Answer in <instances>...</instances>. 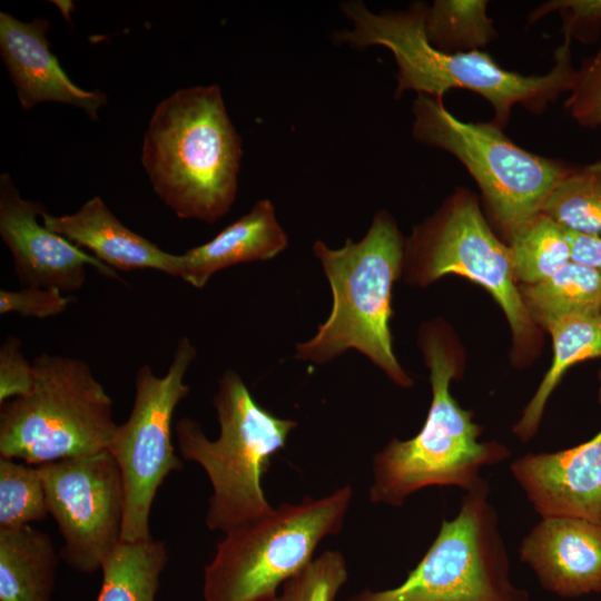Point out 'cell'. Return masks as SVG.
<instances>
[{
    "label": "cell",
    "mask_w": 601,
    "mask_h": 601,
    "mask_svg": "<svg viewBox=\"0 0 601 601\" xmlns=\"http://www.w3.org/2000/svg\"><path fill=\"white\" fill-rule=\"evenodd\" d=\"M426 9V3L415 2L405 10L376 13L363 1H345L341 10L353 27L335 31L333 39L355 49L386 47L397 66L396 99L413 90L443 101L450 89H467L491 104L492 122L501 129L515 105L540 114L561 93L571 90L577 69L570 37L564 35L562 45L555 49L554 63L548 73L525 76L504 69L485 51L445 52L435 48L425 31Z\"/></svg>",
    "instance_id": "cell-1"
},
{
    "label": "cell",
    "mask_w": 601,
    "mask_h": 601,
    "mask_svg": "<svg viewBox=\"0 0 601 601\" xmlns=\"http://www.w3.org/2000/svg\"><path fill=\"white\" fill-rule=\"evenodd\" d=\"M242 138L220 87L179 89L155 108L144 136L141 162L159 199L181 219L214 224L238 190Z\"/></svg>",
    "instance_id": "cell-2"
},
{
    "label": "cell",
    "mask_w": 601,
    "mask_h": 601,
    "mask_svg": "<svg viewBox=\"0 0 601 601\" xmlns=\"http://www.w3.org/2000/svg\"><path fill=\"white\" fill-rule=\"evenodd\" d=\"M313 252L331 285L333 304L315 335L296 345L295 357L324 364L354 348L395 384L411 387L413 381L394 354L390 328L393 284L405 252L395 219L377 210L361 240L347 238L337 249L316 240Z\"/></svg>",
    "instance_id": "cell-3"
},
{
    "label": "cell",
    "mask_w": 601,
    "mask_h": 601,
    "mask_svg": "<svg viewBox=\"0 0 601 601\" xmlns=\"http://www.w3.org/2000/svg\"><path fill=\"white\" fill-rule=\"evenodd\" d=\"M420 346L430 370L432 401L420 432L405 441L393 439L373 457L372 503L402 506L428 486H457L465 492L484 479L482 469L503 462L510 451L497 442H482L481 426L450 392L456 358L443 332L425 325Z\"/></svg>",
    "instance_id": "cell-4"
},
{
    "label": "cell",
    "mask_w": 601,
    "mask_h": 601,
    "mask_svg": "<svg viewBox=\"0 0 601 601\" xmlns=\"http://www.w3.org/2000/svg\"><path fill=\"white\" fill-rule=\"evenodd\" d=\"M213 403L219 424L216 440H209L201 424L187 416L177 421L175 433L183 459L198 463L211 484L207 528L227 533L274 509L262 480L297 422L260 406L233 370L218 380Z\"/></svg>",
    "instance_id": "cell-5"
},
{
    "label": "cell",
    "mask_w": 601,
    "mask_h": 601,
    "mask_svg": "<svg viewBox=\"0 0 601 601\" xmlns=\"http://www.w3.org/2000/svg\"><path fill=\"white\" fill-rule=\"evenodd\" d=\"M32 364L31 390L0 404V457L40 465L108 450L114 403L87 362L42 353Z\"/></svg>",
    "instance_id": "cell-6"
},
{
    "label": "cell",
    "mask_w": 601,
    "mask_h": 601,
    "mask_svg": "<svg viewBox=\"0 0 601 601\" xmlns=\"http://www.w3.org/2000/svg\"><path fill=\"white\" fill-rule=\"evenodd\" d=\"M352 499V486L344 485L318 499L283 503L225 533L204 571L205 601H269L315 558L326 536L342 530Z\"/></svg>",
    "instance_id": "cell-7"
},
{
    "label": "cell",
    "mask_w": 601,
    "mask_h": 601,
    "mask_svg": "<svg viewBox=\"0 0 601 601\" xmlns=\"http://www.w3.org/2000/svg\"><path fill=\"white\" fill-rule=\"evenodd\" d=\"M412 112L415 140L452 154L465 166L508 240L540 214L554 184L573 166L524 150L492 121L460 120L443 101L426 95H417Z\"/></svg>",
    "instance_id": "cell-8"
},
{
    "label": "cell",
    "mask_w": 601,
    "mask_h": 601,
    "mask_svg": "<svg viewBox=\"0 0 601 601\" xmlns=\"http://www.w3.org/2000/svg\"><path fill=\"white\" fill-rule=\"evenodd\" d=\"M499 516L483 480L467 491L452 520L397 587L363 590L347 601H529L510 574Z\"/></svg>",
    "instance_id": "cell-9"
},
{
    "label": "cell",
    "mask_w": 601,
    "mask_h": 601,
    "mask_svg": "<svg viewBox=\"0 0 601 601\" xmlns=\"http://www.w3.org/2000/svg\"><path fill=\"white\" fill-rule=\"evenodd\" d=\"M196 357L194 344L181 336L165 375H156L148 364L136 372L132 410L108 446L125 489L122 541L151 538L149 515L157 491L171 472L184 466L173 445V417L189 394L185 376Z\"/></svg>",
    "instance_id": "cell-10"
},
{
    "label": "cell",
    "mask_w": 601,
    "mask_h": 601,
    "mask_svg": "<svg viewBox=\"0 0 601 601\" xmlns=\"http://www.w3.org/2000/svg\"><path fill=\"white\" fill-rule=\"evenodd\" d=\"M404 264L407 278L422 286L447 274L480 284L503 309L516 344L534 336V322L515 286L509 246L493 234L471 191L455 190L413 229L405 242Z\"/></svg>",
    "instance_id": "cell-11"
},
{
    "label": "cell",
    "mask_w": 601,
    "mask_h": 601,
    "mask_svg": "<svg viewBox=\"0 0 601 601\" xmlns=\"http://www.w3.org/2000/svg\"><path fill=\"white\" fill-rule=\"evenodd\" d=\"M37 467L63 539L60 559L77 572L100 570L122 541L125 489L116 460L105 450Z\"/></svg>",
    "instance_id": "cell-12"
},
{
    "label": "cell",
    "mask_w": 601,
    "mask_h": 601,
    "mask_svg": "<svg viewBox=\"0 0 601 601\" xmlns=\"http://www.w3.org/2000/svg\"><path fill=\"white\" fill-rule=\"evenodd\" d=\"M39 201L23 199L11 176H0V236L9 248L22 287L80 290L87 268L119 279L116 270L38 221L46 213Z\"/></svg>",
    "instance_id": "cell-13"
},
{
    "label": "cell",
    "mask_w": 601,
    "mask_h": 601,
    "mask_svg": "<svg viewBox=\"0 0 601 601\" xmlns=\"http://www.w3.org/2000/svg\"><path fill=\"white\" fill-rule=\"evenodd\" d=\"M510 471L541 518L571 516L601 525V431L566 450L525 454Z\"/></svg>",
    "instance_id": "cell-14"
},
{
    "label": "cell",
    "mask_w": 601,
    "mask_h": 601,
    "mask_svg": "<svg viewBox=\"0 0 601 601\" xmlns=\"http://www.w3.org/2000/svg\"><path fill=\"white\" fill-rule=\"evenodd\" d=\"M520 560L541 587L561 598L601 591V525L571 516H546L523 538Z\"/></svg>",
    "instance_id": "cell-15"
},
{
    "label": "cell",
    "mask_w": 601,
    "mask_h": 601,
    "mask_svg": "<svg viewBox=\"0 0 601 601\" xmlns=\"http://www.w3.org/2000/svg\"><path fill=\"white\" fill-rule=\"evenodd\" d=\"M50 22L35 18L20 21L0 12V53L23 109L42 102H60L78 107L93 120L106 104L99 91L75 85L52 53L47 31Z\"/></svg>",
    "instance_id": "cell-16"
},
{
    "label": "cell",
    "mask_w": 601,
    "mask_h": 601,
    "mask_svg": "<svg viewBox=\"0 0 601 601\" xmlns=\"http://www.w3.org/2000/svg\"><path fill=\"white\" fill-rule=\"evenodd\" d=\"M42 224L80 248H86L114 270L155 269L179 277L180 254L162 250L132 231L95 196L76 213L55 216L48 211Z\"/></svg>",
    "instance_id": "cell-17"
},
{
    "label": "cell",
    "mask_w": 601,
    "mask_h": 601,
    "mask_svg": "<svg viewBox=\"0 0 601 601\" xmlns=\"http://www.w3.org/2000/svg\"><path fill=\"white\" fill-rule=\"evenodd\" d=\"M287 246L275 206L269 199H260L209 242L180 254L179 278L201 289L217 272L272 259Z\"/></svg>",
    "instance_id": "cell-18"
},
{
    "label": "cell",
    "mask_w": 601,
    "mask_h": 601,
    "mask_svg": "<svg viewBox=\"0 0 601 601\" xmlns=\"http://www.w3.org/2000/svg\"><path fill=\"white\" fill-rule=\"evenodd\" d=\"M59 558L31 525L0 529V601H51Z\"/></svg>",
    "instance_id": "cell-19"
},
{
    "label": "cell",
    "mask_w": 601,
    "mask_h": 601,
    "mask_svg": "<svg viewBox=\"0 0 601 601\" xmlns=\"http://www.w3.org/2000/svg\"><path fill=\"white\" fill-rule=\"evenodd\" d=\"M519 292L531 319L548 331L562 321L601 313V273L574 262Z\"/></svg>",
    "instance_id": "cell-20"
},
{
    "label": "cell",
    "mask_w": 601,
    "mask_h": 601,
    "mask_svg": "<svg viewBox=\"0 0 601 601\" xmlns=\"http://www.w3.org/2000/svg\"><path fill=\"white\" fill-rule=\"evenodd\" d=\"M549 332L553 339L551 367L513 427L522 442L534 436L545 404L564 373L577 363L601 356V313L562 321Z\"/></svg>",
    "instance_id": "cell-21"
},
{
    "label": "cell",
    "mask_w": 601,
    "mask_h": 601,
    "mask_svg": "<svg viewBox=\"0 0 601 601\" xmlns=\"http://www.w3.org/2000/svg\"><path fill=\"white\" fill-rule=\"evenodd\" d=\"M167 561L164 541H121L101 565L97 601H156Z\"/></svg>",
    "instance_id": "cell-22"
},
{
    "label": "cell",
    "mask_w": 601,
    "mask_h": 601,
    "mask_svg": "<svg viewBox=\"0 0 601 601\" xmlns=\"http://www.w3.org/2000/svg\"><path fill=\"white\" fill-rule=\"evenodd\" d=\"M540 213L564 229L601 236V160L573 165L554 184Z\"/></svg>",
    "instance_id": "cell-23"
},
{
    "label": "cell",
    "mask_w": 601,
    "mask_h": 601,
    "mask_svg": "<svg viewBox=\"0 0 601 601\" xmlns=\"http://www.w3.org/2000/svg\"><path fill=\"white\" fill-rule=\"evenodd\" d=\"M508 246L514 278L525 285L551 277L571 262L564 228L542 213L523 225Z\"/></svg>",
    "instance_id": "cell-24"
},
{
    "label": "cell",
    "mask_w": 601,
    "mask_h": 601,
    "mask_svg": "<svg viewBox=\"0 0 601 601\" xmlns=\"http://www.w3.org/2000/svg\"><path fill=\"white\" fill-rule=\"evenodd\" d=\"M485 0H436L427 6L428 41L445 52L480 50L497 38Z\"/></svg>",
    "instance_id": "cell-25"
},
{
    "label": "cell",
    "mask_w": 601,
    "mask_h": 601,
    "mask_svg": "<svg viewBox=\"0 0 601 601\" xmlns=\"http://www.w3.org/2000/svg\"><path fill=\"white\" fill-rule=\"evenodd\" d=\"M48 513L38 467L0 457V529L30 525Z\"/></svg>",
    "instance_id": "cell-26"
},
{
    "label": "cell",
    "mask_w": 601,
    "mask_h": 601,
    "mask_svg": "<svg viewBox=\"0 0 601 601\" xmlns=\"http://www.w3.org/2000/svg\"><path fill=\"white\" fill-rule=\"evenodd\" d=\"M348 579L344 555L327 550L288 579L269 601H336Z\"/></svg>",
    "instance_id": "cell-27"
},
{
    "label": "cell",
    "mask_w": 601,
    "mask_h": 601,
    "mask_svg": "<svg viewBox=\"0 0 601 601\" xmlns=\"http://www.w3.org/2000/svg\"><path fill=\"white\" fill-rule=\"evenodd\" d=\"M564 107L581 126L601 127V42L597 52L577 69L575 79Z\"/></svg>",
    "instance_id": "cell-28"
},
{
    "label": "cell",
    "mask_w": 601,
    "mask_h": 601,
    "mask_svg": "<svg viewBox=\"0 0 601 601\" xmlns=\"http://www.w3.org/2000/svg\"><path fill=\"white\" fill-rule=\"evenodd\" d=\"M556 11L563 22V32L582 43H593L601 35V0H552L530 12L528 23H534Z\"/></svg>",
    "instance_id": "cell-29"
},
{
    "label": "cell",
    "mask_w": 601,
    "mask_h": 601,
    "mask_svg": "<svg viewBox=\"0 0 601 601\" xmlns=\"http://www.w3.org/2000/svg\"><path fill=\"white\" fill-rule=\"evenodd\" d=\"M73 300L72 295L55 288L0 289V314L18 313L22 317L45 319L63 313Z\"/></svg>",
    "instance_id": "cell-30"
},
{
    "label": "cell",
    "mask_w": 601,
    "mask_h": 601,
    "mask_svg": "<svg viewBox=\"0 0 601 601\" xmlns=\"http://www.w3.org/2000/svg\"><path fill=\"white\" fill-rule=\"evenodd\" d=\"M33 384V364L22 352V342L8 335L0 347V404L26 395Z\"/></svg>",
    "instance_id": "cell-31"
},
{
    "label": "cell",
    "mask_w": 601,
    "mask_h": 601,
    "mask_svg": "<svg viewBox=\"0 0 601 601\" xmlns=\"http://www.w3.org/2000/svg\"><path fill=\"white\" fill-rule=\"evenodd\" d=\"M564 230L570 245L571 262L601 273V236Z\"/></svg>",
    "instance_id": "cell-32"
},
{
    "label": "cell",
    "mask_w": 601,
    "mask_h": 601,
    "mask_svg": "<svg viewBox=\"0 0 601 601\" xmlns=\"http://www.w3.org/2000/svg\"><path fill=\"white\" fill-rule=\"evenodd\" d=\"M600 386H599V402L601 403V372L599 373Z\"/></svg>",
    "instance_id": "cell-33"
}]
</instances>
